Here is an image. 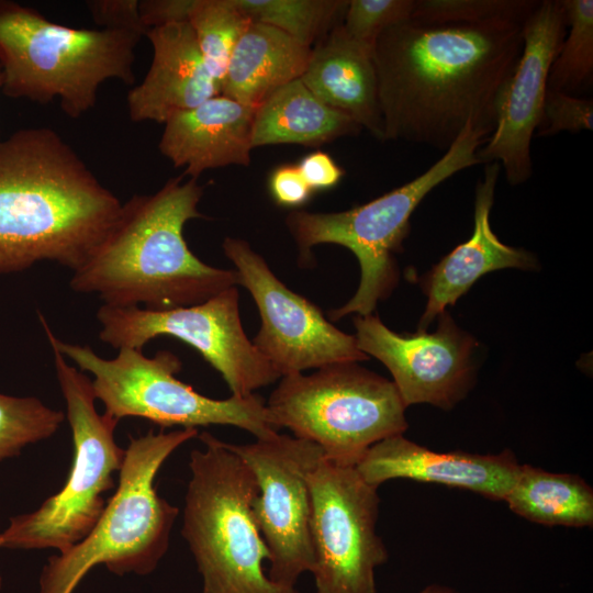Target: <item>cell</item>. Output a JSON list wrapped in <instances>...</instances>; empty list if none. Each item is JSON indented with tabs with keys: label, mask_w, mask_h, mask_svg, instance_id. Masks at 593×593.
<instances>
[{
	"label": "cell",
	"mask_w": 593,
	"mask_h": 593,
	"mask_svg": "<svg viewBox=\"0 0 593 593\" xmlns=\"http://www.w3.org/2000/svg\"><path fill=\"white\" fill-rule=\"evenodd\" d=\"M524 22L409 20L372 48L383 141L447 150L466 126L490 136L523 48Z\"/></svg>",
	"instance_id": "cell-1"
},
{
	"label": "cell",
	"mask_w": 593,
	"mask_h": 593,
	"mask_svg": "<svg viewBox=\"0 0 593 593\" xmlns=\"http://www.w3.org/2000/svg\"><path fill=\"white\" fill-rule=\"evenodd\" d=\"M121 206L57 132H14L0 141V275L41 261L76 270Z\"/></svg>",
	"instance_id": "cell-2"
},
{
	"label": "cell",
	"mask_w": 593,
	"mask_h": 593,
	"mask_svg": "<svg viewBox=\"0 0 593 593\" xmlns=\"http://www.w3.org/2000/svg\"><path fill=\"white\" fill-rule=\"evenodd\" d=\"M170 178L152 194H135L89 257L72 271L69 287L98 295L102 304L163 311L202 303L238 286L235 270L215 268L188 247L183 228L202 217L197 179Z\"/></svg>",
	"instance_id": "cell-3"
},
{
	"label": "cell",
	"mask_w": 593,
	"mask_h": 593,
	"mask_svg": "<svg viewBox=\"0 0 593 593\" xmlns=\"http://www.w3.org/2000/svg\"><path fill=\"white\" fill-rule=\"evenodd\" d=\"M142 36L127 30L70 27L0 0L1 90L37 103L58 100L65 114L78 119L94 108L105 81L134 82Z\"/></svg>",
	"instance_id": "cell-4"
},
{
	"label": "cell",
	"mask_w": 593,
	"mask_h": 593,
	"mask_svg": "<svg viewBox=\"0 0 593 593\" xmlns=\"http://www.w3.org/2000/svg\"><path fill=\"white\" fill-rule=\"evenodd\" d=\"M198 435L195 428H178L131 436L118 488L96 526L66 552L48 558L38 593H74L98 564L116 575L152 573L168 550L179 514L157 493L155 478L168 457Z\"/></svg>",
	"instance_id": "cell-5"
},
{
	"label": "cell",
	"mask_w": 593,
	"mask_h": 593,
	"mask_svg": "<svg viewBox=\"0 0 593 593\" xmlns=\"http://www.w3.org/2000/svg\"><path fill=\"white\" fill-rule=\"evenodd\" d=\"M190 454L181 534L203 579L202 593H301L272 582L270 559L253 514L255 477L235 452L209 432Z\"/></svg>",
	"instance_id": "cell-6"
},
{
	"label": "cell",
	"mask_w": 593,
	"mask_h": 593,
	"mask_svg": "<svg viewBox=\"0 0 593 593\" xmlns=\"http://www.w3.org/2000/svg\"><path fill=\"white\" fill-rule=\"evenodd\" d=\"M488 137L469 123L434 165L405 184L347 211H294L287 216L302 260L307 261L312 247L320 244L344 246L358 259L359 287L346 304L329 311L332 321L351 313L372 314L378 302L392 293L399 281L394 254L402 249L414 210L435 187L480 164L477 153Z\"/></svg>",
	"instance_id": "cell-7"
},
{
	"label": "cell",
	"mask_w": 593,
	"mask_h": 593,
	"mask_svg": "<svg viewBox=\"0 0 593 593\" xmlns=\"http://www.w3.org/2000/svg\"><path fill=\"white\" fill-rule=\"evenodd\" d=\"M38 318L51 347H55L77 368L90 373L96 400L104 413L119 421L147 419L163 428L231 425L253 434L256 439L278 433L266 402L258 394L224 400L208 398L176 374L181 360L168 350L147 357L143 350L121 348L114 358L99 356L88 345L66 343L52 331L42 313Z\"/></svg>",
	"instance_id": "cell-8"
},
{
	"label": "cell",
	"mask_w": 593,
	"mask_h": 593,
	"mask_svg": "<svg viewBox=\"0 0 593 593\" xmlns=\"http://www.w3.org/2000/svg\"><path fill=\"white\" fill-rule=\"evenodd\" d=\"M51 348L71 432L72 463L56 494L35 511L9 519L0 533V549L66 552L96 526L107 504L103 494L114 488L113 474L124 461L125 449L114 438L119 421L98 413L91 379Z\"/></svg>",
	"instance_id": "cell-9"
},
{
	"label": "cell",
	"mask_w": 593,
	"mask_h": 593,
	"mask_svg": "<svg viewBox=\"0 0 593 593\" xmlns=\"http://www.w3.org/2000/svg\"><path fill=\"white\" fill-rule=\"evenodd\" d=\"M266 406L278 429L289 428L345 466H356L371 446L407 429L394 383L357 362L283 376Z\"/></svg>",
	"instance_id": "cell-10"
},
{
	"label": "cell",
	"mask_w": 593,
	"mask_h": 593,
	"mask_svg": "<svg viewBox=\"0 0 593 593\" xmlns=\"http://www.w3.org/2000/svg\"><path fill=\"white\" fill-rule=\"evenodd\" d=\"M97 320L99 339L118 350H143L148 342L164 335L187 343L237 398L254 394L281 378L244 332L237 287L199 304L163 311L101 304Z\"/></svg>",
	"instance_id": "cell-11"
},
{
	"label": "cell",
	"mask_w": 593,
	"mask_h": 593,
	"mask_svg": "<svg viewBox=\"0 0 593 593\" xmlns=\"http://www.w3.org/2000/svg\"><path fill=\"white\" fill-rule=\"evenodd\" d=\"M307 481L316 593H378L374 571L388 561L377 534L378 488L355 466L325 457Z\"/></svg>",
	"instance_id": "cell-12"
},
{
	"label": "cell",
	"mask_w": 593,
	"mask_h": 593,
	"mask_svg": "<svg viewBox=\"0 0 593 593\" xmlns=\"http://www.w3.org/2000/svg\"><path fill=\"white\" fill-rule=\"evenodd\" d=\"M226 445L257 482L253 514L270 553L267 575L295 588L300 575L314 567L307 478L324 452L312 441L279 433L251 444Z\"/></svg>",
	"instance_id": "cell-13"
},
{
	"label": "cell",
	"mask_w": 593,
	"mask_h": 593,
	"mask_svg": "<svg viewBox=\"0 0 593 593\" xmlns=\"http://www.w3.org/2000/svg\"><path fill=\"white\" fill-rule=\"evenodd\" d=\"M223 250L259 311L261 325L251 342L280 377L369 358L355 335L335 327L318 306L283 284L247 242L226 237Z\"/></svg>",
	"instance_id": "cell-14"
},
{
	"label": "cell",
	"mask_w": 593,
	"mask_h": 593,
	"mask_svg": "<svg viewBox=\"0 0 593 593\" xmlns=\"http://www.w3.org/2000/svg\"><path fill=\"white\" fill-rule=\"evenodd\" d=\"M439 316L434 333L414 334L390 329L378 315L354 317L358 348L388 368L406 407L427 403L450 410L472 387L475 340L449 314Z\"/></svg>",
	"instance_id": "cell-15"
},
{
	"label": "cell",
	"mask_w": 593,
	"mask_h": 593,
	"mask_svg": "<svg viewBox=\"0 0 593 593\" xmlns=\"http://www.w3.org/2000/svg\"><path fill=\"white\" fill-rule=\"evenodd\" d=\"M567 33L561 0H542L523 24V48L507 82L492 134L477 156L497 163L508 183L529 179L532 138L544 111L548 76Z\"/></svg>",
	"instance_id": "cell-16"
},
{
	"label": "cell",
	"mask_w": 593,
	"mask_h": 593,
	"mask_svg": "<svg viewBox=\"0 0 593 593\" xmlns=\"http://www.w3.org/2000/svg\"><path fill=\"white\" fill-rule=\"evenodd\" d=\"M355 467L367 483L377 488L392 479H410L504 501L521 465L508 449L496 455L437 452L395 435L371 446Z\"/></svg>",
	"instance_id": "cell-17"
},
{
	"label": "cell",
	"mask_w": 593,
	"mask_h": 593,
	"mask_svg": "<svg viewBox=\"0 0 593 593\" xmlns=\"http://www.w3.org/2000/svg\"><path fill=\"white\" fill-rule=\"evenodd\" d=\"M145 36L152 44L153 58L142 82L126 97L133 122L165 123L174 114L221 94L188 22L155 26Z\"/></svg>",
	"instance_id": "cell-18"
},
{
	"label": "cell",
	"mask_w": 593,
	"mask_h": 593,
	"mask_svg": "<svg viewBox=\"0 0 593 593\" xmlns=\"http://www.w3.org/2000/svg\"><path fill=\"white\" fill-rule=\"evenodd\" d=\"M500 172L497 163L485 164L483 178L475 186L471 237L455 247L424 277L422 287L427 303L418 331H426L429 323L445 312L446 306L455 305L483 275L505 268H536L537 260L533 254L505 245L491 228L490 212Z\"/></svg>",
	"instance_id": "cell-19"
},
{
	"label": "cell",
	"mask_w": 593,
	"mask_h": 593,
	"mask_svg": "<svg viewBox=\"0 0 593 593\" xmlns=\"http://www.w3.org/2000/svg\"><path fill=\"white\" fill-rule=\"evenodd\" d=\"M255 107L223 94L170 116L158 148L186 177L230 165L248 166Z\"/></svg>",
	"instance_id": "cell-20"
},
{
	"label": "cell",
	"mask_w": 593,
	"mask_h": 593,
	"mask_svg": "<svg viewBox=\"0 0 593 593\" xmlns=\"http://www.w3.org/2000/svg\"><path fill=\"white\" fill-rule=\"evenodd\" d=\"M300 79L324 104L383 141L372 51L351 40L342 22L312 47Z\"/></svg>",
	"instance_id": "cell-21"
},
{
	"label": "cell",
	"mask_w": 593,
	"mask_h": 593,
	"mask_svg": "<svg viewBox=\"0 0 593 593\" xmlns=\"http://www.w3.org/2000/svg\"><path fill=\"white\" fill-rule=\"evenodd\" d=\"M311 52L278 29L251 22L232 53L221 94L257 108L275 90L301 78Z\"/></svg>",
	"instance_id": "cell-22"
},
{
	"label": "cell",
	"mask_w": 593,
	"mask_h": 593,
	"mask_svg": "<svg viewBox=\"0 0 593 593\" xmlns=\"http://www.w3.org/2000/svg\"><path fill=\"white\" fill-rule=\"evenodd\" d=\"M361 130L351 118L320 101L298 78L256 108L251 144L253 148L278 144L316 147Z\"/></svg>",
	"instance_id": "cell-23"
},
{
	"label": "cell",
	"mask_w": 593,
	"mask_h": 593,
	"mask_svg": "<svg viewBox=\"0 0 593 593\" xmlns=\"http://www.w3.org/2000/svg\"><path fill=\"white\" fill-rule=\"evenodd\" d=\"M504 502L515 514L546 526L592 527L593 489L578 474L521 465Z\"/></svg>",
	"instance_id": "cell-24"
},
{
	"label": "cell",
	"mask_w": 593,
	"mask_h": 593,
	"mask_svg": "<svg viewBox=\"0 0 593 593\" xmlns=\"http://www.w3.org/2000/svg\"><path fill=\"white\" fill-rule=\"evenodd\" d=\"M251 22L276 27L312 47L344 16L348 0H232Z\"/></svg>",
	"instance_id": "cell-25"
},
{
	"label": "cell",
	"mask_w": 593,
	"mask_h": 593,
	"mask_svg": "<svg viewBox=\"0 0 593 593\" xmlns=\"http://www.w3.org/2000/svg\"><path fill=\"white\" fill-rule=\"evenodd\" d=\"M188 23L221 91L232 53L251 21L232 0H193Z\"/></svg>",
	"instance_id": "cell-26"
},
{
	"label": "cell",
	"mask_w": 593,
	"mask_h": 593,
	"mask_svg": "<svg viewBox=\"0 0 593 593\" xmlns=\"http://www.w3.org/2000/svg\"><path fill=\"white\" fill-rule=\"evenodd\" d=\"M569 31L551 65L548 89L577 96L592 85L593 1L561 0Z\"/></svg>",
	"instance_id": "cell-27"
},
{
	"label": "cell",
	"mask_w": 593,
	"mask_h": 593,
	"mask_svg": "<svg viewBox=\"0 0 593 593\" xmlns=\"http://www.w3.org/2000/svg\"><path fill=\"white\" fill-rule=\"evenodd\" d=\"M66 416L35 396L0 393V461L16 457L27 445L52 437Z\"/></svg>",
	"instance_id": "cell-28"
},
{
	"label": "cell",
	"mask_w": 593,
	"mask_h": 593,
	"mask_svg": "<svg viewBox=\"0 0 593 593\" xmlns=\"http://www.w3.org/2000/svg\"><path fill=\"white\" fill-rule=\"evenodd\" d=\"M534 0H418L411 20L433 24L479 23L492 20L525 22Z\"/></svg>",
	"instance_id": "cell-29"
},
{
	"label": "cell",
	"mask_w": 593,
	"mask_h": 593,
	"mask_svg": "<svg viewBox=\"0 0 593 593\" xmlns=\"http://www.w3.org/2000/svg\"><path fill=\"white\" fill-rule=\"evenodd\" d=\"M415 0H349L342 26L355 42L371 49L387 30L412 19Z\"/></svg>",
	"instance_id": "cell-30"
},
{
	"label": "cell",
	"mask_w": 593,
	"mask_h": 593,
	"mask_svg": "<svg viewBox=\"0 0 593 593\" xmlns=\"http://www.w3.org/2000/svg\"><path fill=\"white\" fill-rule=\"evenodd\" d=\"M538 136L593 130V100L547 89Z\"/></svg>",
	"instance_id": "cell-31"
},
{
	"label": "cell",
	"mask_w": 593,
	"mask_h": 593,
	"mask_svg": "<svg viewBox=\"0 0 593 593\" xmlns=\"http://www.w3.org/2000/svg\"><path fill=\"white\" fill-rule=\"evenodd\" d=\"M87 8L101 29L134 31L145 36L137 0H92Z\"/></svg>",
	"instance_id": "cell-32"
},
{
	"label": "cell",
	"mask_w": 593,
	"mask_h": 593,
	"mask_svg": "<svg viewBox=\"0 0 593 593\" xmlns=\"http://www.w3.org/2000/svg\"><path fill=\"white\" fill-rule=\"evenodd\" d=\"M269 191L276 203L286 208L305 204L312 193L298 165L277 167L269 177Z\"/></svg>",
	"instance_id": "cell-33"
},
{
	"label": "cell",
	"mask_w": 593,
	"mask_h": 593,
	"mask_svg": "<svg viewBox=\"0 0 593 593\" xmlns=\"http://www.w3.org/2000/svg\"><path fill=\"white\" fill-rule=\"evenodd\" d=\"M298 168L311 190L334 188L344 176V170L324 152H314L305 156Z\"/></svg>",
	"instance_id": "cell-34"
},
{
	"label": "cell",
	"mask_w": 593,
	"mask_h": 593,
	"mask_svg": "<svg viewBox=\"0 0 593 593\" xmlns=\"http://www.w3.org/2000/svg\"><path fill=\"white\" fill-rule=\"evenodd\" d=\"M192 2L193 0L139 1L142 22L146 30L168 23L188 22Z\"/></svg>",
	"instance_id": "cell-35"
},
{
	"label": "cell",
	"mask_w": 593,
	"mask_h": 593,
	"mask_svg": "<svg viewBox=\"0 0 593 593\" xmlns=\"http://www.w3.org/2000/svg\"><path fill=\"white\" fill-rule=\"evenodd\" d=\"M418 593H459L455 589L441 584H429L422 589Z\"/></svg>",
	"instance_id": "cell-36"
},
{
	"label": "cell",
	"mask_w": 593,
	"mask_h": 593,
	"mask_svg": "<svg viewBox=\"0 0 593 593\" xmlns=\"http://www.w3.org/2000/svg\"><path fill=\"white\" fill-rule=\"evenodd\" d=\"M1 584H2V578H1V575H0V588H1Z\"/></svg>",
	"instance_id": "cell-37"
},
{
	"label": "cell",
	"mask_w": 593,
	"mask_h": 593,
	"mask_svg": "<svg viewBox=\"0 0 593 593\" xmlns=\"http://www.w3.org/2000/svg\"><path fill=\"white\" fill-rule=\"evenodd\" d=\"M0 89H1V74H0Z\"/></svg>",
	"instance_id": "cell-38"
}]
</instances>
